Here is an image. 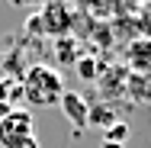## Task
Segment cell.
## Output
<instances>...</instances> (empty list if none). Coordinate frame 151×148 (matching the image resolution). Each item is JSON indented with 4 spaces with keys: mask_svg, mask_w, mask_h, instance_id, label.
<instances>
[{
    "mask_svg": "<svg viewBox=\"0 0 151 148\" xmlns=\"http://www.w3.org/2000/svg\"><path fill=\"white\" fill-rule=\"evenodd\" d=\"M19 90H23L26 103L32 106H55L64 93V77H61V71L48 68V64H35L19 81Z\"/></svg>",
    "mask_w": 151,
    "mask_h": 148,
    "instance_id": "1",
    "label": "cell"
},
{
    "mask_svg": "<svg viewBox=\"0 0 151 148\" xmlns=\"http://www.w3.org/2000/svg\"><path fill=\"white\" fill-rule=\"evenodd\" d=\"M35 135V126H32V113L29 110H6L0 116V148H16L19 142H26Z\"/></svg>",
    "mask_w": 151,
    "mask_h": 148,
    "instance_id": "2",
    "label": "cell"
},
{
    "mask_svg": "<svg viewBox=\"0 0 151 148\" xmlns=\"http://www.w3.org/2000/svg\"><path fill=\"white\" fill-rule=\"evenodd\" d=\"M61 113L68 116V122L71 126H77V129H84L87 126V116H90V103H87V97H81L77 90H64L58 100Z\"/></svg>",
    "mask_w": 151,
    "mask_h": 148,
    "instance_id": "3",
    "label": "cell"
},
{
    "mask_svg": "<svg viewBox=\"0 0 151 148\" xmlns=\"http://www.w3.org/2000/svg\"><path fill=\"white\" fill-rule=\"evenodd\" d=\"M113 122H119V119H116V110H113L109 103H96V106H90L87 126H96V129H109Z\"/></svg>",
    "mask_w": 151,
    "mask_h": 148,
    "instance_id": "4",
    "label": "cell"
},
{
    "mask_svg": "<svg viewBox=\"0 0 151 148\" xmlns=\"http://www.w3.org/2000/svg\"><path fill=\"white\" fill-rule=\"evenodd\" d=\"M19 97H23V90H19V84H16V81H10V77H3V81H0V106L16 103Z\"/></svg>",
    "mask_w": 151,
    "mask_h": 148,
    "instance_id": "5",
    "label": "cell"
},
{
    "mask_svg": "<svg viewBox=\"0 0 151 148\" xmlns=\"http://www.w3.org/2000/svg\"><path fill=\"white\" fill-rule=\"evenodd\" d=\"M125 139H129V122H113L109 129H103V142H116V145H125Z\"/></svg>",
    "mask_w": 151,
    "mask_h": 148,
    "instance_id": "6",
    "label": "cell"
},
{
    "mask_svg": "<svg viewBox=\"0 0 151 148\" xmlns=\"http://www.w3.org/2000/svg\"><path fill=\"white\" fill-rule=\"evenodd\" d=\"M74 64H77V74H81L84 81H93V77H96V61L93 58H77Z\"/></svg>",
    "mask_w": 151,
    "mask_h": 148,
    "instance_id": "7",
    "label": "cell"
},
{
    "mask_svg": "<svg viewBox=\"0 0 151 148\" xmlns=\"http://www.w3.org/2000/svg\"><path fill=\"white\" fill-rule=\"evenodd\" d=\"M16 148H39V139L32 135V139H26V142H19V145H16Z\"/></svg>",
    "mask_w": 151,
    "mask_h": 148,
    "instance_id": "8",
    "label": "cell"
},
{
    "mask_svg": "<svg viewBox=\"0 0 151 148\" xmlns=\"http://www.w3.org/2000/svg\"><path fill=\"white\" fill-rule=\"evenodd\" d=\"M100 148H125V145H116V142H103Z\"/></svg>",
    "mask_w": 151,
    "mask_h": 148,
    "instance_id": "9",
    "label": "cell"
},
{
    "mask_svg": "<svg viewBox=\"0 0 151 148\" xmlns=\"http://www.w3.org/2000/svg\"><path fill=\"white\" fill-rule=\"evenodd\" d=\"M10 3H13V6H23V3H29V0H10Z\"/></svg>",
    "mask_w": 151,
    "mask_h": 148,
    "instance_id": "10",
    "label": "cell"
}]
</instances>
